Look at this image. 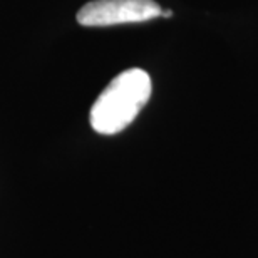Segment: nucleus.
<instances>
[{
	"instance_id": "1",
	"label": "nucleus",
	"mask_w": 258,
	"mask_h": 258,
	"mask_svg": "<svg viewBox=\"0 0 258 258\" xmlns=\"http://www.w3.org/2000/svg\"><path fill=\"white\" fill-rule=\"evenodd\" d=\"M151 77L133 67L109 82L91 107V126L99 134H116L136 119L151 97Z\"/></svg>"
},
{
	"instance_id": "3",
	"label": "nucleus",
	"mask_w": 258,
	"mask_h": 258,
	"mask_svg": "<svg viewBox=\"0 0 258 258\" xmlns=\"http://www.w3.org/2000/svg\"><path fill=\"white\" fill-rule=\"evenodd\" d=\"M161 15H163L164 19H169L173 15V12H171V10H164V12H161Z\"/></svg>"
},
{
	"instance_id": "2",
	"label": "nucleus",
	"mask_w": 258,
	"mask_h": 258,
	"mask_svg": "<svg viewBox=\"0 0 258 258\" xmlns=\"http://www.w3.org/2000/svg\"><path fill=\"white\" fill-rule=\"evenodd\" d=\"M161 7L154 0H92L76 19L84 27H109L117 24H136L156 19Z\"/></svg>"
}]
</instances>
